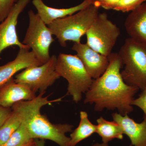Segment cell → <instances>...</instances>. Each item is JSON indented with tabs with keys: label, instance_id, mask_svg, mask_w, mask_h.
Segmentation results:
<instances>
[{
	"label": "cell",
	"instance_id": "obj_1",
	"mask_svg": "<svg viewBox=\"0 0 146 146\" xmlns=\"http://www.w3.org/2000/svg\"><path fill=\"white\" fill-rule=\"evenodd\" d=\"M108 57L107 69L93 80L86 93L84 103L94 104L95 111L117 109L119 114L124 116L133 111L131 102L139 89L124 81L121 73L123 64L119 53H111Z\"/></svg>",
	"mask_w": 146,
	"mask_h": 146
},
{
	"label": "cell",
	"instance_id": "obj_2",
	"mask_svg": "<svg viewBox=\"0 0 146 146\" xmlns=\"http://www.w3.org/2000/svg\"><path fill=\"white\" fill-rule=\"evenodd\" d=\"M45 93H40L32 100L23 122L33 140H49L59 146H69L70 137H67L66 133L72 131L73 126L69 124H53L40 113V109L43 106L60 101L61 98L49 100L48 96H43Z\"/></svg>",
	"mask_w": 146,
	"mask_h": 146
},
{
	"label": "cell",
	"instance_id": "obj_3",
	"mask_svg": "<svg viewBox=\"0 0 146 146\" xmlns=\"http://www.w3.org/2000/svg\"><path fill=\"white\" fill-rule=\"evenodd\" d=\"M99 5L92 4L73 15L58 19L48 25L62 47L68 41L80 43L99 14Z\"/></svg>",
	"mask_w": 146,
	"mask_h": 146
},
{
	"label": "cell",
	"instance_id": "obj_4",
	"mask_svg": "<svg viewBox=\"0 0 146 146\" xmlns=\"http://www.w3.org/2000/svg\"><path fill=\"white\" fill-rule=\"evenodd\" d=\"M118 53L124 66L121 73L125 82L141 90L146 88V46L129 37Z\"/></svg>",
	"mask_w": 146,
	"mask_h": 146
},
{
	"label": "cell",
	"instance_id": "obj_5",
	"mask_svg": "<svg viewBox=\"0 0 146 146\" xmlns=\"http://www.w3.org/2000/svg\"><path fill=\"white\" fill-rule=\"evenodd\" d=\"M56 69L60 77L68 82V94L76 103L82 99L93 82L76 54L60 53L57 57Z\"/></svg>",
	"mask_w": 146,
	"mask_h": 146
},
{
	"label": "cell",
	"instance_id": "obj_6",
	"mask_svg": "<svg viewBox=\"0 0 146 146\" xmlns=\"http://www.w3.org/2000/svg\"><path fill=\"white\" fill-rule=\"evenodd\" d=\"M29 23L23 44L28 46L36 58L44 64L49 60L50 48L54 41L48 25L33 10L28 13Z\"/></svg>",
	"mask_w": 146,
	"mask_h": 146
},
{
	"label": "cell",
	"instance_id": "obj_7",
	"mask_svg": "<svg viewBox=\"0 0 146 146\" xmlns=\"http://www.w3.org/2000/svg\"><path fill=\"white\" fill-rule=\"evenodd\" d=\"M120 29L106 13H99L86 32V44L101 54L108 56L120 36Z\"/></svg>",
	"mask_w": 146,
	"mask_h": 146
},
{
	"label": "cell",
	"instance_id": "obj_8",
	"mask_svg": "<svg viewBox=\"0 0 146 146\" xmlns=\"http://www.w3.org/2000/svg\"><path fill=\"white\" fill-rule=\"evenodd\" d=\"M57 57L53 55L46 63L25 69L15 76V81L29 86L35 93L45 92L60 78L56 69Z\"/></svg>",
	"mask_w": 146,
	"mask_h": 146
},
{
	"label": "cell",
	"instance_id": "obj_9",
	"mask_svg": "<svg viewBox=\"0 0 146 146\" xmlns=\"http://www.w3.org/2000/svg\"><path fill=\"white\" fill-rule=\"evenodd\" d=\"M31 0H18L5 19L0 23V54L3 50L11 46L20 48L29 47L20 42L16 31L18 19Z\"/></svg>",
	"mask_w": 146,
	"mask_h": 146
},
{
	"label": "cell",
	"instance_id": "obj_10",
	"mask_svg": "<svg viewBox=\"0 0 146 146\" xmlns=\"http://www.w3.org/2000/svg\"><path fill=\"white\" fill-rule=\"evenodd\" d=\"M72 49L76 53L92 79L98 78L107 69L109 64L108 57L95 50L86 43H74Z\"/></svg>",
	"mask_w": 146,
	"mask_h": 146
},
{
	"label": "cell",
	"instance_id": "obj_11",
	"mask_svg": "<svg viewBox=\"0 0 146 146\" xmlns=\"http://www.w3.org/2000/svg\"><path fill=\"white\" fill-rule=\"evenodd\" d=\"M29 47L20 48L14 60L0 66V86L6 83L16 73L26 68L43 64Z\"/></svg>",
	"mask_w": 146,
	"mask_h": 146
},
{
	"label": "cell",
	"instance_id": "obj_12",
	"mask_svg": "<svg viewBox=\"0 0 146 146\" xmlns=\"http://www.w3.org/2000/svg\"><path fill=\"white\" fill-rule=\"evenodd\" d=\"M35 93L29 86L18 83L11 78L0 86V106L11 108L18 102L30 101L36 98Z\"/></svg>",
	"mask_w": 146,
	"mask_h": 146
},
{
	"label": "cell",
	"instance_id": "obj_13",
	"mask_svg": "<svg viewBox=\"0 0 146 146\" xmlns=\"http://www.w3.org/2000/svg\"><path fill=\"white\" fill-rule=\"evenodd\" d=\"M125 27L130 38L146 46V1L131 11Z\"/></svg>",
	"mask_w": 146,
	"mask_h": 146
},
{
	"label": "cell",
	"instance_id": "obj_14",
	"mask_svg": "<svg viewBox=\"0 0 146 146\" xmlns=\"http://www.w3.org/2000/svg\"><path fill=\"white\" fill-rule=\"evenodd\" d=\"M113 121L122 128L124 134L130 139L132 146H146V118L142 122H136L127 115L123 116L119 113L112 115Z\"/></svg>",
	"mask_w": 146,
	"mask_h": 146
},
{
	"label": "cell",
	"instance_id": "obj_15",
	"mask_svg": "<svg viewBox=\"0 0 146 146\" xmlns=\"http://www.w3.org/2000/svg\"><path fill=\"white\" fill-rule=\"evenodd\" d=\"M32 3L37 10V14L47 25L58 19L73 15L94 4L89 0H84L83 2L75 6L59 9L48 6L42 0H32Z\"/></svg>",
	"mask_w": 146,
	"mask_h": 146
},
{
	"label": "cell",
	"instance_id": "obj_16",
	"mask_svg": "<svg viewBox=\"0 0 146 146\" xmlns=\"http://www.w3.org/2000/svg\"><path fill=\"white\" fill-rule=\"evenodd\" d=\"M32 100L18 102L11 107V112L0 127V146H2L23 122L26 114L32 104Z\"/></svg>",
	"mask_w": 146,
	"mask_h": 146
},
{
	"label": "cell",
	"instance_id": "obj_17",
	"mask_svg": "<svg viewBox=\"0 0 146 146\" xmlns=\"http://www.w3.org/2000/svg\"><path fill=\"white\" fill-rule=\"evenodd\" d=\"M80 115L79 125L75 130L72 131L70 135L69 146H76L79 143L89 138L93 133L96 132L97 125L90 121L87 112L81 111Z\"/></svg>",
	"mask_w": 146,
	"mask_h": 146
},
{
	"label": "cell",
	"instance_id": "obj_18",
	"mask_svg": "<svg viewBox=\"0 0 146 146\" xmlns=\"http://www.w3.org/2000/svg\"><path fill=\"white\" fill-rule=\"evenodd\" d=\"M97 122L96 133L101 137L103 143H108L113 139L122 140L123 138L122 128L115 121H110L101 117L97 120Z\"/></svg>",
	"mask_w": 146,
	"mask_h": 146
},
{
	"label": "cell",
	"instance_id": "obj_19",
	"mask_svg": "<svg viewBox=\"0 0 146 146\" xmlns=\"http://www.w3.org/2000/svg\"><path fill=\"white\" fill-rule=\"evenodd\" d=\"M24 122L1 146H24L33 140Z\"/></svg>",
	"mask_w": 146,
	"mask_h": 146
},
{
	"label": "cell",
	"instance_id": "obj_20",
	"mask_svg": "<svg viewBox=\"0 0 146 146\" xmlns=\"http://www.w3.org/2000/svg\"><path fill=\"white\" fill-rule=\"evenodd\" d=\"M146 0H120L114 10L128 12L134 10Z\"/></svg>",
	"mask_w": 146,
	"mask_h": 146
},
{
	"label": "cell",
	"instance_id": "obj_21",
	"mask_svg": "<svg viewBox=\"0 0 146 146\" xmlns=\"http://www.w3.org/2000/svg\"><path fill=\"white\" fill-rule=\"evenodd\" d=\"M18 0H0V23L7 17Z\"/></svg>",
	"mask_w": 146,
	"mask_h": 146
},
{
	"label": "cell",
	"instance_id": "obj_22",
	"mask_svg": "<svg viewBox=\"0 0 146 146\" xmlns=\"http://www.w3.org/2000/svg\"><path fill=\"white\" fill-rule=\"evenodd\" d=\"M142 91L138 98L133 99L131 104L141 108L145 114V117L146 118V88Z\"/></svg>",
	"mask_w": 146,
	"mask_h": 146
},
{
	"label": "cell",
	"instance_id": "obj_23",
	"mask_svg": "<svg viewBox=\"0 0 146 146\" xmlns=\"http://www.w3.org/2000/svg\"><path fill=\"white\" fill-rule=\"evenodd\" d=\"M120 0H99L97 4L105 9L114 10Z\"/></svg>",
	"mask_w": 146,
	"mask_h": 146
},
{
	"label": "cell",
	"instance_id": "obj_24",
	"mask_svg": "<svg viewBox=\"0 0 146 146\" xmlns=\"http://www.w3.org/2000/svg\"><path fill=\"white\" fill-rule=\"evenodd\" d=\"M11 112V108L0 106V127L3 125Z\"/></svg>",
	"mask_w": 146,
	"mask_h": 146
},
{
	"label": "cell",
	"instance_id": "obj_25",
	"mask_svg": "<svg viewBox=\"0 0 146 146\" xmlns=\"http://www.w3.org/2000/svg\"><path fill=\"white\" fill-rule=\"evenodd\" d=\"M36 143V146H45V143L44 140L43 139H34Z\"/></svg>",
	"mask_w": 146,
	"mask_h": 146
},
{
	"label": "cell",
	"instance_id": "obj_26",
	"mask_svg": "<svg viewBox=\"0 0 146 146\" xmlns=\"http://www.w3.org/2000/svg\"><path fill=\"white\" fill-rule=\"evenodd\" d=\"M91 146H109L108 143H96L92 145ZM129 146H132V145H130Z\"/></svg>",
	"mask_w": 146,
	"mask_h": 146
},
{
	"label": "cell",
	"instance_id": "obj_27",
	"mask_svg": "<svg viewBox=\"0 0 146 146\" xmlns=\"http://www.w3.org/2000/svg\"><path fill=\"white\" fill-rule=\"evenodd\" d=\"M24 146H36V144L35 140H33Z\"/></svg>",
	"mask_w": 146,
	"mask_h": 146
},
{
	"label": "cell",
	"instance_id": "obj_28",
	"mask_svg": "<svg viewBox=\"0 0 146 146\" xmlns=\"http://www.w3.org/2000/svg\"><path fill=\"white\" fill-rule=\"evenodd\" d=\"M89 1H91V2L93 3H96L97 4V3L98 1L99 0H89Z\"/></svg>",
	"mask_w": 146,
	"mask_h": 146
},
{
	"label": "cell",
	"instance_id": "obj_29",
	"mask_svg": "<svg viewBox=\"0 0 146 146\" xmlns=\"http://www.w3.org/2000/svg\"></svg>",
	"mask_w": 146,
	"mask_h": 146
}]
</instances>
